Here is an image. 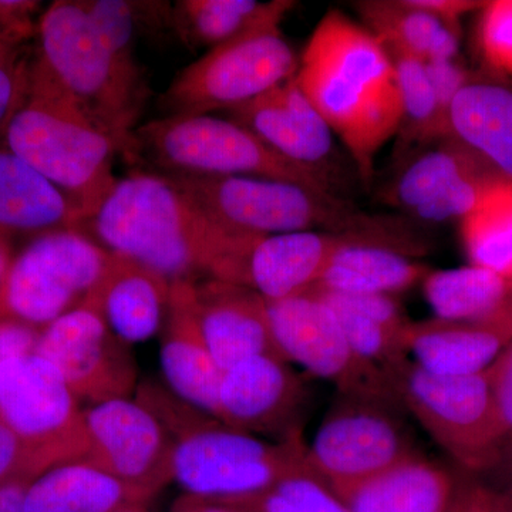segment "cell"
Returning a JSON list of instances; mask_svg holds the SVG:
<instances>
[{
	"label": "cell",
	"mask_w": 512,
	"mask_h": 512,
	"mask_svg": "<svg viewBox=\"0 0 512 512\" xmlns=\"http://www.w3.org/2000/svg\"><path fill=\"white\" fill-rule=\"evenodd\" d=\"M293 8L295 2L272 0L248 29L178 72L160 97L164 117L224 113L295 76L301 57L281 30Z\"/></svg>",
	"instance_id": "7"
},
{
	"label": "cell",
	"mask_w": 512,
	"mask_h": 512,
	"mask_svg": "<svg viewBox=\"0 0 512 512\" xmlns=\"http://www.w3.org/2000/svg\"><path fill=\"white\" fill-rule=\"evenodd\" d=\"M124 158L131 165L163 173L265 178L339 195L325 178L279 156L247 128L212 114L141 124L133 131Z\"/></svg>",
	"instance_id": "8"
},
{
	"label": "cell",
	"mask_w": 512,
	"mask_h": 512,
	"mask_svg": "<svg viewBox=\"0 0 512 512\" xmlns=\"http://www.w3.org/2000/svg\"><path fill=\"white\" fill-rule=\"evenodd\" d=\"M194 308L205 343L222 372L255 356L284 359L272 333L268 305L254 289L204 279L194 285Z\"/></svg>",
	"instance_id": "18"
},
{
	"label": "cell",
	"mask_w": 512,
	"mask_h": 512,
	"mask_svg": "<svg viewBox=\"0 0 512 512\" xmlns=\"http://www.w3.org/2000/svg\"><path fill=\"white\" fill-rule=\"evenodd\" d=\"M82 224V215L62 191L0 146V239H32Z\"/></svg>",
	"instance_id": "24"
},
{
	"label": "cell",
	"mask_w": 512,
	"mask_h": 512,
	"mask_svg": "<svg viewBox=\"0 0 512 512\" xmlns=\"http://www.w3.org/2000/svg\"><path fill=\"white\" fill-rule=\"evenodd\" d=\"M128 346L82 303L40 330L35 353L56 367L77 400L97 404L136 392L137 363Z\"/></svg>",
	"instance_id": "14"
},
{
	"label": "cell",
	"mask_w": 512,
	"mask_h": 512,
	"mask_svg": "<svg viewBox=\"0 0 512 512\" xmlns=\"http://www.w3.org/2000/svg\"><path fill=\"white\" fill-rule=\"evenodd\" d=\"M295 79L342 140L360 180L372 183L376 156L402 123L386 47L342 10H328L309 37Z\"/></svg>",
	"instance_id": "2"
},
{
	"label": "cell",
	"mask_w": 512,
	"mask_h": 512,
	"mask_svg": "<svg viewBox=\"0 0 512 512\" xmlns=\"http://www.w3.org/2000/svg\"><path fill=\"white\" fill-rule=\"evenodd\" d=\"M194 285L171 284L170 308L161 339V367L175 396L218 419V394L224 372L215 362L198 325Z\"/></svg>",
	"instance_id": "19"
},
{
	"label": "cell",
	"mask_w": 512,
	"mask_h": 512,
	"mask_svg": "<svg viewBox=\"0 0 512 512\" xmlns=\"http://www.w3.org/2000/svg\"><path fill=\"white\" fill-rule=\"evenodd\" d=\"M266 305L276 346L286 362L335 383L339 393L394 399L382 370L353 352L335 313L313 289Z\"/></svg>",
	"instance_id": "13"
},
{
	"label": "cell",
	"mask_w": 512,
	"mask_h": 512,
	"mask_svg": "<svg viewBox=\"0 0 512 512\" xmlns=\"http://www.w3.org/2000/svg\"><path fill=\"white\" fill-rule=\"evenodd\" d=\"M117 512H150L144 507V503H136L127 505V507L121 508V510Z\"/></svg>",
	"instance_id": "50"
},
{
	"label": "cell",
	"mask_w": 512,
	"mask_h": 512,
	"mask_svg": "<svg viewBox=\"0 0 512 512\" xmlns=\"http://www.w3.org/2000/svg\"><path fill=\"white\" fill-rule=\"evenodd\" d=\"M170 512H247L244 508L237 507L222 501L210 500V498L197 497V495H181L171 505Z\"/></svg>",
	"instance_id": "45"
},
{
	"label": "cell",
	"mask_w": 512,
	"mask_h": 512,
	"mask_svg": "<svg viewBox=\"0 0 512 512\" xmlns=\"http://www.w3.org/2000/svg\"><path fill=\"white\" fill-rule=\"evenodd\" d=\"M478 43L485 62L512 77V0L485 3L478 25Z\"/></svg>",
	"instance_id": "38"
},
{
	"label": "cell",
	"mask_w": 512,
	"mask_h": 512,
	"mask_svg": "<svg viewBox=\"0 0 512 512\" xmlns=\"http://www.w3.org/2000/svg\"><path fill=\"white\" fill-rule=\"evenodd\" d=\"M30 483L16 481L0 485V512H25V497Z\"/></svg>",
	"instance_id": "46"
},
{
	"label": "cell",
	"mask_w": 512,
	"mask_h": 512,
	"mask_svg": "<svg viewBox=\"0 0 512 512\" xmlns=\"http://www.w3.org/2000/svg\"><path fill=\"white\" fill-rule=\"evenodd\" d=\"M40 5L42 3L28 0H0V32L13 26L36 23L33 18Z\"/></svg>",
	"instance_id": "44"
},
{
	"label": "cell",
	"mask_w": 512,
	"mask_h": 512,
	"mask_svg": "<svg viewBox=\"0 0 512 512\" xmlns=\"http://www.w3.org/2000/svg\"><path fill=\"white\" fill-rule=\"evenodd\" d=\"M485 373L493 393L498 436L503 447L512 436V342L491 363Z\"/></svg>",
	"instance_id": "41"
},
{
	"label": "cell",
	"mask_w": 512,
	"mask_h": 512,
	"mask_svg": "<svg viewBox=\"0 0 512 512\" xmlns=\"http://www.w3.org/2000/svg\"><path fill=\"white\" fill-rule=\"evenodd\" d=\"M339 500L349 512H458L464 504L453 474L423 454L350 488Z\"/></svg>",
	"instance_id": "23"
},
{
	"label": "cell",
	"mask_w": 512,
	"mask_h": 512,
	"mask_svg": "<svg viewBox=\"0 0 512 512\" xmlns=\"http://www.w3.org/2000/svg\"><path fill=\"white\" fill-rule=\"evenodd\" d=\"M461 238L471 265L512 282V181H500L461 221Z\"/></svg>",
	"instance_id": "32"
},
{
	"label": "cell",
	"mask_w": 512,
	"mask_h": 512,
	"mask_svg": "<svg viewBox=\"0 0 512 512\" xmlns=\"http://www.w3.org/2000/svg\"><path fill=\"white\" fill-rule=\"evenodd\" d=\"M387 53L392 59L402 100V123L397 133V148L406 157L407 153L412 154L414 148L430 146L446 137L441 133L436 99L424 62L402 53Z\"/></svg>",
	"instance_id": "34"
},
{
	"label": "cell",
	"mask_w": 512,
	"mask_h": 512,
	"mask_svg": "<svg viewBox=\"0 0 512 512\" xmlns=\"http://www.w3.org/2000/svg\"><path fill=\"white\" fill-rule=\"evenodd\" d=\"M256 0H178L171 6L170 29L190 49L228 42L268 10Z\"/></svg>",
	"instance_id": "33"
},
{
	"label": "cell",
	"mask_w": 512,
	"mask_h": 512,
	"mask_svg": "<svg viewBox=\"0 0 512 512\" xmlns=\"http://www.w3.org/2000/svg\"><path fill=\"white\" fill-rule=\"evenodd\" d=\"M397 403L468 471L487 473L500 451L497 416L487 373L444 376L410 357L383 370Z\"/></svg>",
	"instance_id": "9"
},
{
	"label": "cell",
	"mask_w": 512,
	"mask_h": 512,
	"mask_svg": "<svg viewBox=\"0 0 512 512\" xmlns=\"http://www.w3.org/2000/svg\"><path fill=\"white\" fill-rule=\"evenodd\" d=\"M33 67L127 156L150 96L144 74L128 72L104 45L80 0H57L37 19Z\"/></svg>",
	"instance_id": "5"
},
{
	"label": "cell",
	"mask_w": 512,
	"mask_h": 512,
	"mask_svg": "<svg viewBox=\"0 0 512 512\" xmlns=\"http://www.w3.org/2000/svg\"><path fill=\"white\" fill-rule=\"evenodd\" d=\"M423 292L434 318L476 322L512 312V282L481 266L430 271Z\"/></svg>",
	"instance_id": "31"
},
{
	"label": "cell",
	"mask_w": 512,
	"mask_h": 512,
	"mask_svg": "<svg viewBox=\"0 0 512 512\" xmlns=\"http://www.w3.org/2000/svg\"><path fill=\"white\" fill-rule=\"evenodd\" d=\"M163 174L214 220L259 237L330 232L377 239L403 251L417 242L396 220L366 214L339 195L303 185L235 175Z\"/></svg>",
	"instance_id": "4"
},
{
	"label": "cell",
	"mask_w": 512,
	"mask_h": 512,
	"mask_svg": "<svg viewBox=\"0 0 512 512\" xmlns=\"http://www.w3.org/2000/svg\"><path fill=\"white\" fill-rule=\"evenodd\" d=\"M350 237L359 235L303 231L259 237L249 252L245 286L266 301L308 292Z\"/></svg>",
	"instance_id": "22"
},
{
	"label": "cell",
	"mask_w": 512,
	"mask_h": 512,
	"mask_svg": "<svg viewBox=\"0 0 512 512\" xmlns=\"http://www.w3.org/2000/svg\"><path fill=\"white\" fill-rule=\"evenodd\" d=\"M13 258H15V251H13L12 241L0 239V288H2L3 281H5Z\"/></svg>",
	"instance_id": "49"
},
{
	"label": "cell",
	"mask_w": 512,
	"mask_h": 512,
	"mask_svg": "<svg viewBox=\"0 0 512 512\" xmlns=\"http://www.w3.org/2000/svg\"><path fill=\"white\" fill-rule=\"evenodd\" d=\"M450 137L512 181L511 90L493 83H468L451 106Z\"/></svg>",
	"instance_id": "27"
},
{
	"label": "cell",
	"mask_w": 512,
	"mask_h": 512,
	"mask_svg": "<svg viewBox=\"0 0 512 512\" xmlns=\"http://www.w3.org/2000/svg\"><path fill=\"white\" fill-rule=\"evenodd\" d=\"M488 512H512V483L501 485L498 490H487Z\"/></svg>",
	"instance_id": "48"
},
{
	"label": "cell",
	"mask_w": 512,
	"mask_h": 512,
	"mask_svg": "<svg viewBox=\"0 0 512 512\" xmlns=\"http://www.w3.org/2000/svg\"><path fill=\"white\" fill-rule=\"evenodd\" d=\"M511 342L512 312L476 322L431 318L410 323L406 333L410 359L444 376L484 372Z\"/></svg>",
	"instance_id": "21"
},
{
	"label": "cell",
	"mask_w": 512,
	"mask_h": 512,
	"mask_svg": "<svg viewBox=\"0 0 512 512\" xmlns=\"http://www.w3.org/2000/svg\"><path fill=\"white\" fill-rule=\"evenodd\" d=\"M40 330L16 320L0 319V363L26 353L35 352Z\"/></svg>",
	"instance_id": "42"
},
{
	"label": "cell",
	"mask_w": 512,
	"mask_h": 512,
	"mask_svg": "<svg viewBox=\"0 0 512 512\" xmlns=\"http://www.w3.org/2000/svg\"><path fill=\"white\" fill-rule=\"evenodd\" d=\"M0 420L49 468L83 460L89 451L79 400L35 352L0 363Z\"/></svg>",
	"instance_id": "12"
},
{
	"label": "cell",
	"mask_w": 512,
	"mask_h": 512,
	"mask_svg": "<svg viewBox=\"0 0 512 512\" xmlns=\"http://www.w3.org/2000/svg\"><path fill=\"white\" fill-rule=\"evenodd\" d=\"M49 467L0 420V485L32 483Z\"/></svg>",
	"instance_id": "40"
},
{
	"label": "cell",
	"mask_w": 512,
	"mask_h": 512,
	"mask_svg": "<svg viewBox=\"0 0 512 512\" xmlns=\"http://www.w3.org/2000/svg\"><path fill=\"white\" fill-rule=\"evenodd\" d=\"M97 244L174 282L245 286L259 235L225 227L160 171L134 168L83 222Z\"/></svg>",
	"instance_id": "1"
},
{
	"label": "cell",
	"mask_w": 512,
	"mask_h": 512,
	"mask_svg": "<svg viewBox=\"0 0 512 512\" xmlns=\"http://www.w3.org/2000/svg\"><path fill=\"white\" fill-rule=\"evenodd\" d=\"M355 9L387 52L424 63L457 59L460 53V28L417 8L412 0H362Z\"/></svg>",
	"instance_id": "28"
},
{
	"label": "cell",
	"mask_w": 512,
	"mask_h": 512,
	"mask_svg": "<svg viewBox=\"0 0 512 512\" xmlns=\"http://www.w3.org/2000/svg\"><path fill=\"white\" fill-rule=\"evenodd\" d=\"M110 252L80 228L29 239L0 288V319L43 330L86 301Z\"/></svg>",
	"instance_id": "10"
},
{
	"label": "cell",
	"mask_w": 512,
	"mask_h": 512,
	"mask_svg": "<svg viewBox=\"0 0 512 512\" xmlns=\"http://www.w3.org/2000/svg\"><path fill=\"white\" fill-rule=\"evenodd\" d=\"M3 144L62 191L83 222L117 183L114 161L124 156L119 141L57 93L33 63L28 96L10 121Z\"/></svg>",
	"instance_id": "6"
},
{
	"label": "cell",
	"mask_w": 512,
	"mask_h": 512,
	"mask_svg": "<svg viewBox=\"0 0 512 512\" xmlns=\"http://www.w3.org/2000/svg\"><path fill=\"white\" fill-rule=\"evenodd\" d=\"M431 269L377 239L350 237L323 271L319 291L348 295H389L423 282Z\"/></svg>",
	"instance_id": "25"
},
{
	"label": "cell",
	"mask_w": 512,
	"mask_h": 512,
	"mask_svg": "<svg viewBox=\"0 0 512 512\" xmlns=\"http://www.w3.org/2000/svg\"><path fill=\"white\" fill-rule=\"evenodd\" d=\"M136 400L173 437V481L187 494L241 503L309 467L308 444L301 434L285 440H262L225 426L154 383L141 384Z\"/></svg>",
	"instance_id": "3"
},
{
	"label": "cell",
	"mask_w": 512,
	"mask_h": 512,
	"mask_svg": "<svg viewBox=\"0 0 512 512\" xmlns=\"http://www.w3.org/2000/svg\"><path fill=\"white\" fill-rule=\"evenodd\" d=\"M312 289L335 313L350 348L363 362L383 372L409 357L406 333L412 320L393 296L348 295Z\"/></svg>",
	"instance_id": "26"
},
{
	"label": "cell",
	"mask_w": 512,
	"mask_h": 512,
	"mask_svg": "<svg viewBox=\"0 0 512 512\" xmlns=\"http://www.w3.org/2000/svg\"><path fill=\"white\" fill-rule=\"evenodd\" d=\"M36 29L37 22L0 32V146L10 121L28 96Z\"/></svg>",
	"instance_id": "35"
},
{
	"label": "cell",
	"mask_w": 512,
	"mask_h": 512,
	"mask_svg": "<svg viewBox=\"0 0 512 512\" xmlns=\"http://www.w3.org/2000/svg\"><path fill=\"white\" fill-rule=\"evenodd\" d=\"M400 410L390 397L338 393L306 451L336 497L420 454Z\"/></svg>",
	"instance_id": "11"
},
{
	"label": "cell",
	"mask_w": 512,
	"mask_h": 512,
	"mask_svg": "<svg viewBox=\"0 0 512 512\" xmlns=\"http://www.w3.org/2000/svg\"><path fill=\"white\" fill-rule=\"evenodd\" d=\"M487 473H494L500 480H503V485L512 483V436L501 447L500 453Z\"/></svg>",
	"instance_id": "47"
},
{
	"label": "cell",
	"mask_w": 512,
	"mask_h": 512,
	"mask_svg": "<svg viewBox=\"0 0 512 512\" xmlns=\"http://www.w3.org/2000/svg\"><path fill=\"white\" fill-rule=\"evenodd\" d=\"M232 505L247 512H349L311 467L284 478L265 493Z\"/></svg>",
	"instance_id": "36"
},
{
	"label": "cell",
	"mask_w": 512,
	"mask_h": 512,
	"mask_svg": "<svg viewBox=\"0 0 512 512\" xmlns=\"http://www.w3.org/2000/svg\"><path fill=\"white\" fill-rule=\"evenodd\" d=\"M171 282L127 256L110 252L87 305L100 313L128 345L146 342L163 328L170 308Z\"/></svg>",
	"instance_id": "20"
},
{
	"label": "cell",
	"mask_w": 512,
	"mask_h": 512,
	"mask_svg": "<svg viewBox=\"0 0 512 512\" xmlns=\"http://www.w3.org/2000/svg\"><path fill=\"white\" fill-rule=\"evenodd\" d=\"M404 160L406 164L384 190V202L410 215L468 175L490 167L453 137L421 148L419 154Z\"/></svg>",
	"instance_id": "30"
},
{
	"label": "cell",
	"mask_w": 512,
	"mask_h": 512,
	"mask_svg": "<svg viewBox=\"0 0 512 512\" xmlns=\"http://www.w3.org/2000/svg\"><path fill=\"white\" fill-rule=\"evenodd\" d=\"M136 503L146 500L83 458L35 478L26 491L25 512H117Z\"/></svg>",
	"instance_id": "29"
},
{
	"label": "cell",
	"mask_w": 512,
	"mask_h": 512,
	"mask_svg": "<svg viewBox=\"0 0 512 512\" xmlns=\"http://www.w3.org/2000/svg\"><path fill=\"white\" fill-rule=\"evenodd\" d=\"M222 114L247 128L279 156L308 168L340 191L346 170L335 134L302 92L295 76Z\"/></svg>",
	"instance_id": "16"
},
{
	"label": "cell",
	"mask_w": 512,
	"mask_h": 512,
	"mask_svg": "<svg viewBox=\"0 0 512 512\" xmlns=\"http://www.w3.org/2000/svg\"><path fill=\"white\" fill-rule=\"evenodd\" d=\"M86 460L150 500L173 481L174 441L137 400L114 399L84 409Z\"/></svg>",
	"instance_id": "15"
},
{
	"label": "cell",
	"mask_w": 512,
	"mask_h": 512,
	"mask_svg": "<svg viewBox=\"0 0 512 512\" xmlns=\"http://www.w3.org/2000/svg\"><path fill=\"white\" fill-rule=\"evenodd\" d=\"M433 87L441 133L450 137V111L457 94L470 83L466 67L457 59L434 60L424 63Z\"/></svg>",
	"instance_id": "39"
},
{
	"label": "cell",
	"mask_w": 512,
	"mask_h": 512,
	"mask_svg": "<svg viewBox=\"0 0 512 512\" xmlns=\"http://www.w3.org/2000/svg\"><path fill=\"white\" fill-rule=\"evenodd\" d=\"M305 382L276 356H255L222 373L218 420L251 436L276 441L301 434L299 417L306 402Z\"/></svg>",
	"instance_id": "17"
},
{
	"label": "cell",
	"mask_w": 512,
	"mask_h": 512,
	"mask_svg": "<svg viewBox=\"0 0 512 512\" xmlns=\"http://www.w3.org/2000/svg\"><path fill=\"white\" fill-rule=\"evenodd\" d=\"M417 8L426 10L450 25L457 26L461 16L476 9H483L484 2H470V0H412Z\"/></svg>",
	"instance_id": "43"
},
{
	"label": "cell",
	"mask_w": 512,
	"mask_h": 512,
	"mask_svg": "<svg viewBox=\"0 0 512 512\" xmlns=\"http://www.w3.org/2000/svg\"><path fill=\"white\" fill-rule=\"evenodd\" d=\"M80 5L121 66L128 72L144 74L136 59L137 28L141 23L138 2L80 0Z\"/></svg>",
	"instance_id": "37"
}]
</instances>
